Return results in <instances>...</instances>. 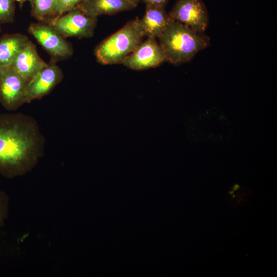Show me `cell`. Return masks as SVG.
Returning <instances> with one entry per match:
<instances>
[{
	"instance_id": "21",
	"label": "cell",
	"mask_w": 277,
	"mask_h": 277,
	"mask_svg": "<svg viewBox=\"0 0 277 277\" xmlns=\"http://www.w3.org/2000/svg\"><path fill=\"white\" fill-rule=\"evenodd\" d=\"M0 31H1V24H0Z\"/></svg>"
},
{
	"instance_id": "16",
	"label": "cell",
	"mask_w": 277,
	"mask_h": 277,
	"mask_svg": "<svg viewBox=\"0 0 277 277\" xmlns=\"http://www.w3.org/2000/svg\"><path fill=\"white\" fill-rule=\"evenodd\" d=\"M85 0H56L58 15L63 14L74 8Z\"/></svg>"
},
{
	"instance_id": "14",
	"label": "cell",
	"mask_w": 277,
	"mask_h": 277,
	"mask_svg": "<svg viewBox=\"0 0 277 277\" xmlns=\"http://www.w3.org/2000/svg\"><path fill=\"white\" fill-rule=\"evenodd\" d=\"M31 15L39 22L48 23L58 15L56 0H34Z\"/></svg>"
},
{
	"instance_id": "15",
	"label": "cell",
	"mask_w": 277,
	"mask_h": 277,
	"mask_svg": "<svg viewBox=\"0 0 277 277\" xmlns=\"http://www.w3.org/2000/svg\"><path fill=\"white\" fill-rule=\"evenodd\" d=\"M15 0H0V24L11 23L15 14Z\"/></svg>"
},
{
	"instance_id": "9",
	"label": "cell",
	"mask_w": 277,
	"mask_h": 277,
	"mask_svg": "<svg viewBox=\"0 0 277 277\" xmlns=\"http://www.w3.org/2000/svg\"><path fill=\"white\" fill-rule=\"evenodd\" d=\"M64 77L61 69L56 64V61L51 60L28 83L25 103L41 99L50 93L62 81Z\"/></svg>"
},
{
	"instance_id": "7",
	"label": "cell",
	"mask_w": 277,
	"mask_h": 277,
	"mask_svg": "<svg viewBox=\"0 0 277 277\" xmlns=\"http://www.w3.org/2000/svg\"><path fill=\"white\" fill-rule=\"evenodd\" d=\"M168 15L170 19L200 33H204L209 24L208 13L203 0H176Z\"/></svg>"
},
{
	"instance_id": "19",
	"label": "cell",
	"mask_w": 277,
	"mask_h": 277,
	"mask_svg": "<svg viewBox=\"0 0 277 277\" xmlns=\"http://www.w3.org/2000/svg\"><path fill=\"white\" fill-rule=\"evenodd\" d=\"M15 1H17V2L19 3L20 7H21L23 6V4L26 2H29L30 3L31 6L32 7L33 6L34 2V0H15Z\"/></svg>"
},
{
	"instance_id": "1",
	"label": "cell",
	"mask_w": 277,
	"mask_h": 277,
	"mask_svg": "<svg viewBox=\"0 0 277 277\" xmlns=\"http://www.w3.org/2000/svg\"><path fill=\"white\" fill-rule=\"evenodd\" d=\"M45 138L38 123L21 113L0 114V173L8 178L31 169L43 155Z\"/></svg>"
},
{
	"instance_id": "12",
	"label": "cell",
	"mask_w": 277,
	"mask_h": 277,
	"mask_svg": "<svg viewBox=\"0 0 277 277\" xmlns=\"http://www.w3.org/2000/svg\"><path fill=\"white\" fill-rule=\"evenodd\" d=\"M135 7L126 0H85L76 7L86 15L96 17L130 10Z\"/></svg>"
},
{
	"instance_id": "2",
	"label": "cell",
	"mask_w": 277,
	"mask_h": 277,
	"mask_svg": "<svg viewBox=\"0 0 277 277\" xmlns=\"http://www.w3.org/2000/svg\"><path fill=\"white\" fill-rule=\"evenodd\" d=\"M157 38L166 61L175 66L189 62L210 44L204 33L171 19Z\"/></svg>"
},
{
	"instance_id": "20",
	"label": "cell",
	"mask_w": 277,
	"mask_h": 277,
	"mask_svg": "<svg viewBox=\"0 0 277 277\" xmlns=\"http://www.w3.org/2000/svg\"><path fill=\"white\" fill-rule=\"evenodd\" d=\"M130 3L132 4L135 7H136L138 4L141 2V0H126Z\"/></svg>"
},
{
	"instance_id": "6",
	"label": "cell",
	"mask_w": 277,
	"mask_h": 277,
	"mask_svg": "<svg viewBox=\"0 0 277 277\" xmlns=\"http://www.w3.org/2000/svg\"><path fill=\"white\" fill-rule=\"evenodd\" d=\"M28 30L50 55L52 60H64L72 55L73 50L71 44L47 23H31Z\"/></svg>"
},
{
	"instance_id": "11",
	"label": "cell",
	"mask_w": 277,
	"mask_h": 277,
	"mask_svg": "<svg viewBox=\"0 0 277 277\" xmlns=\"http://www.w3.org/2000/svg\"><path fill=\"white\" fill-rule=\"evenodd\" d=\"M170 21L165 7L146 6L145 12L137 24L145 36L157 38Z\"/></svg>"
},
{
	"instance_id": "10",
	"label": "cell",
	"mask_w": 277,
	"mask_h": 277,
	"mask_svg": "<svg viewBox=\"0 0 277 277\" xmlns=\"http://www.w3.org/2000/svg\"><path fill=\"white\" fill-rule=\"evenodd\" d=\"M47 65L38 55L36 46L29 40L16 55L11 65L22 76L29 81Z\"/></svg>"
},
{
	"instance_id": "4",
	"label": "cell",
	"mask_w": 277,
	"mask_h": 277,
	"mask_svg": "<svg viewBox=\"0 0 277 277\" xmlns=\"http://www.w3.org/2000/svg\"><path fill=\"white\" fill-rule=\"evenodd\" d=\"M97 18L85 14L77 8L54 17L48 23L64 37L90 38L93 34Z\"/></svg>"
},
{
	"instance_id": "5",
	"label": "cell",
	"mask_w": 277,
	"mask_h": 277,
	"mask_svg": "<svg viewBox=\"0 0 277 277\" xmlns=\"http://www.w3.org/2000/svg\"><path fill=\"white\" fill-rule=\"evenodd\" d=\"M29 81L11 65L0 68V103L7 110L14 111L25 103Z\"/></svg>"
},
{
	"instance_id": "3",
	"label": "cell",
	"mask_w": 277,
	"mask_h": 277,
	"mask_svg": "<svg viewBox=\"0 0 277 277\" xmlns=\"http://www.w3.org/2000/svg\"><path fill=\"white\" fill-rule=\"evenodd\" d=\"M145 36L137 18L129 21L116 32L100 43L94 50L97 61L102 65L123 64Z\"/></svg>"
},
{
	"instance_id": "18",
	"label": "cell",
	"mask_w": 277,
	"mask_h": 277,
	"mask_svg": "<svg viewBox=\"0 0 277 277\" xmlns=\"http://www.w3.org/2000/svg\"><path fill=\"white\" fill-rule=\"evenodd\" d=\"M169 0H141L146 6L165 7Z\"/></svg>"
},
{
	"instance_id": "8",
	"label": "cell",
	"mask_w": 277,
	"mask_h": 277,
	"mask_svg": "<svg viewBox=\"0 0 277 277\" xmlns=\"http://www.w3.org/2000/svg\"><path fill=\"white\" fill-rule=\"evenodd\" d=\"M166 61L164 52L156 38L147 37L124 60L122 64L134 70L155 68Z\"/></svg>"
},
{
	"instance_id": "17",
	"label": "cell",
	"mask_w": 277,
	"mask_h": 277,
	"mask_svg": "<svg viewBox=\"0 0 277 277\" xmlns=\"http://www.w3.org/2000/svg\"><path fill=\"white\" fill-rule=\"evenodd\" d=\"M8 212V199L5 193L0 191V227L4 222Z\"/></svg>"
},
{
	"instance_id": "13",
	"label": "cell",
	"mask_w": 277,
	"mask_h": 277,
	"mask_svg": "<svg viewBox=\"0 0 277 277\" xmlns=\"http://www.w3.org/2000/svg\"><path fill=\"white\" fill-rule=\"evenodd\" d=\"M29 41L21 33L8 34L0 38V68L11 65L21 49Z\"/></svg>"
}]
</instances>
